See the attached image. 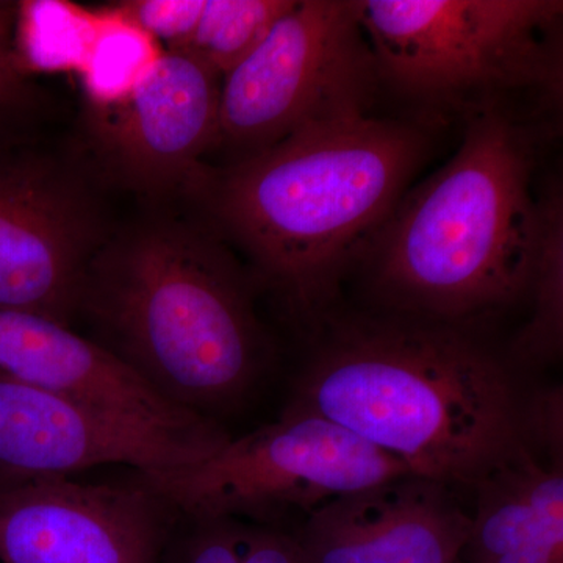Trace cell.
Instances as JSON below:
<instances>
[{
  "label": "cell",
  "instance_id": "cell-1",
  "mask_svg": "<svg viewBox=\"0 0 563 563\" xmlns=\"http://www.w3.org/2000/svg\"><path fill=\"white\" fill-rule=\"evenodd\" d=\"M325 321L291 407L453 488L476 487L528 448L506 363L466 325L390 312Z\"/></svg>",
  "mask_w": 563,
  "mask_h": 563
},
{
  "label": "cell",
  "instance_id": "cell-2",
  "mask_svg": "<svg viewBox=\"0 0 563 563\" xmlns=\"http://www.w3.org/2000/svg\"><path fill=\"white\" fill-rule=\"evenodd\" d=\"M429 151L420 122L365 117L313 125L207 168L195 196L288 312L322 324L344 269L383 228Z\"/></svg>",
  "mask_w": 563,
  "mask_h": 563
},
{
  "label": "cell",
  "instance_id": "cell-3",
  "mask_svg": "<svg viewBox=\"0 0 563 563\" xmlns=\"http://www.w3.org/2000/svg\"><path fill=\"white\" fill-rule=\"evenodd\" d=\"M76 321L166 401L217 422L250 398L272 354L250 277L214 233L187 222L111 233Z\"/></svg>",
  "mask_w": 563,
  "mask_h": 563
},
{
  "label": "cell",
  "instance_id": "cell-4",
  "mask_svg": "<svg viewBox=\"0 0 563 563\" xmlns=\"http://www.w3.org/2000/svg\"><path fill=\"white\" fill-rule=\"evenodd\" d=\"M548 132L514 110L465 121L454 157L407 190L358 257L388 312L468 328L529 295L540 235L533 174Z\"/></svg>",
  "mask_w": 563,
  "mask_h": 563
},
{
  "label": "cell",
  "instance_id": "cell-5",
  "mask_svg": "<svg viewBox=\"0 0 563 563\" xmlns=\"http://www.w3.org/2000/svg\"><path fill=\"white\" fill-rule=\"evenodd\" d=\"M380 87L424 120L487 110L561 109L563 3L555 0H358Z\"/></svg>",
  "mask_w": 563,
  "mask_h": 563
},
{
  "label": "cell",
  "instance_id": "cell-6",
  "mask_svg": "<svg viewBox=\"0 0 563 563\" xmlns=\"http://www.w3.org/2000/svg\"><path fill=\"white\" fill-rule=\"evenodd\" d=\"M380 88L355 0H296L222 77L217 147L236 161L302 129L369 117Z\"/></svg>",
  "mask_w": 563,
  "mask_h": 563
},
{
  "label": "cell",
  "instance_id": "cell-7",
  "mask_svg": "<svg viewBox=\"0 0 563 563\" xmlns=\"http://www.w3.org/2000/svg\"><path fill=\"white\" fill-rule=\"evenodd\" d=\"M144 474L184 517L269 521L412 473L342 426L288 406L195 465Z\"/></svg>",
  "mask_w": 563,
  "mask_h": 563
},
{
  "label": "cell",
  "instance_id": "cell-8",
  "mask_svg": "<svg viewBox=\"0 0 563 563\" xmlns=\"http://www.w3.org/2000/svg\"><path fill=\"white\" fill-rule=\"evenodd\" d=\"M110 235L79 169L0 143V307L73 328L85 276Z\"/></svg>",
  "mask_w": 563,
  "mask_h": 563
},
{
  "label": "cell",
  "instance_id": "cell-9",
  "mask_svg": "<svg viewBox=\"0 0 563 563\" xmlns=\"http://www.w3.org/2000/svg\"><path fill=\"white\" fill-rule=\"evenodd\" d=\"M221 76L187 51H166L121 99L88 107L85 131L103 173L151 199L195 195L217 147Z\"/></svg>",
  "mask_w": 563,
  "mask_h": 563
},
{
  "label": "cell",
  "instance_id": "cell-10",
  "mask_svg": "<svg viewBox=\"0 0 563 563\" xmlns=\"http://www.w3.org/2000/svg\"><path fill=\"white\" fill-rule=\"evenodd\" d=\"M184 515L135 472L0 490V563H168Z\"/></svg>",
  "mask_w": 563,
  "mask_h": 563
},
{
  "label": "cell",
  "instance_id": "cell-11",
  "mask_svg": "<svg viewBox=\"0 0 563 563\" xmlns=\"http://www.w3.org/2000/svg\"><path fill=\"white\" fill-rule=\"evenodd\" d=\"M0 374L95 407L210 457L232 439L181 410L90 339L35 313L0 307Z\"/></svg>",
  "mask_w": 563,
  "mask_h": 563
},
{
  "label": "cell",
  "instance_id": "cell-12",
  "mask_svg": "<svg viewBox=\"0 0 563 563\" xmlns=\"http://www.w3.org/2000/svg\"><path fill=\"white\" fill-rule=\"evenodd\" d=\"M190 448L0 374V490L124 465L154 474L203 461Z\"/></svg>",
  "mask_w": 563,
  "mask_h": 563
},
{
  "label": "cell",
  "instance_id": "cell-13",
  "mask_svg": "<svg viewBox=\"0 0 563 563\" xmlns=\"http://www.w3.org/2000/svg\"><path fill=\"white\" fill-rule=\"evenodd\" d=\"M470 525L453 487L404 474L322 504L292 537L301 563H454Z\"/></svg>",
  "mask_w": 563,
  "mask_h": 563
},
{
  "label": "cell",
  "instance_id": "cell-14",
  "mask_svg": "<svg viewBox=\"0 0 563 563\" xmlns=\"http://www.w3.org/2000/svg\"><path fill=\"white\" fill-rule=\"evenodd\" d=\"M473 490L462 563H563V468L526 448Z\"/></svg>",
  "mask_w": 563,
  "mask_h": 563
},
{
  "label": "cell",
  "instance_id": "cell-15",
  "mask_svg": "<svg viewBox=\"0 0 563 563\" xmlns=\"http://www.w3.org/2000/svg\"><path fill=\"white\" fill-rule=\"evenodd\" d=\"M529 295L533 312L512 343L515 361L543 365L563 346V191L551 177L540 188V235Z\"/></svg>",
  "mask_w": 563,
  "mask_h": 563
},
{
  "label": "cell",
  "instance_id": "cell-16",
  "mask_svg": "<svg viewBox=\"0 0 563 563\" xmlns=\"http://www.w3.org/2000/svg\"><path fill=\"white\" fill-rule=\"evenodd\" d=\"M101 24L98 10L69 2H20L16 49L29 74L77 70L84 65Z\"/></svg>",
  "mask_w": 563,
  "mask_h": 563
},
{
  "label": "cell",
  "instance_id": "cell-17",
  "mask_svg": "<svg viewBox=\"0 0 563 563\" xmlns=\"http://www.w3.org/2000/svg\"><path fill=\"white\" fill-rule=\"evenodd\" d=\"M296 0H206V9L191 40L190 52L221 77L261 46Z\"/></svg>",
  "mask_w": 563,
  "mask_h": 563
},
{
  "label": "cell",
  "instance_id": "cell-18",
  "mask_svg": "<svg viewBox=\"0 0 563 563\" xmlns=\"http://www.w3.org/2000/svg\"><path fill=\"white\" fill-rule=\"evenodd\" d=\"M98 11L101 24L79 69L88 107L121 99L161 55L147 33L106 9Z\"/></svg>",
  "mask_w": 563,
  "mask_h": 563
},
{
  "label": "cell",
  "instance_id": "cell-19",
  "mask_svg": "<svg viewBox=\"0 0 563 563\" xmlns=\"http://www.w3.org/2000/svg\"><path fill=\"white\" fill-rule=\"evenodd\" d=\"M18 11L20 2L0 0V143L18 141L43 107V92L18 55Z\"/></svg>",
  "mask_w": 563,
  "mask_h": 563
},
{
  "label": "cell",
  "instance_id": "cell-20",
  "mask_svg": "<svg viewBox=\"0 0 563 563\" xmlns=\"http://www.w3.org/2000/svg\"><path fill=\"white\" fill-rule=\"evenodd\" d=\"M187 531H177L168 563H243L252 526L236 518H187Z\"/></svg>",
  "mask_w": 563,
  "mask_h": 563
},
{
  "label": "cell",
  "instance_id": "cell-21",
  "mask_svg": "<svg viewBox=\"0 0 563 563\" xmlns=\"http://www.w3.org/2000/svg\"><path fill=\"white\" fill-rule=\"evenodd\" d=\"M103 9L151 38L165 41L168 51H181L198 27L206 0H124Z\"/></svg>",
  "mask_w": 563,
  "mask_h": 563
},
{
  "label": "cell",
  "instance_id": "cell-22",
  "mask_svg": "<svg viewBox=\"0 0 563 563\" xmlns=\"http://www.w3.org/2000/svg\"><path fill=\"white\" fill-rule=\"evenodd\" d=\"M525 440L539 444L550 457V466L563 468V391L543 388L523 401Z\"/></svg>",
  "mask_w": 563,
  "mask_h": 563
},
{
  "label": "cell",
  "instance_id": "cell-23",
  "mask_svg": "<svg viewBox=\"0 0 563 563\" xmlns=\"http://www.w3.org/2000/svg\"><path fill=\"white\" fill-rule=\"evenodd\" d=\"M243 563H301L295 537L277 529L252 528Z\"/></svg>",
  "mask_w": 563,
  "mask_h": 563
},
{
  "label": "cell",
  "instance_id": "cell-24",
  "mask_svg": "<svg viewBox=\"0 0 563 563\" xmlns=\"http://www.w3.org/2000/svg\"><path fill=\"white\" fill-rule=\"evenodd\" d=\"M454 563H462V562H459V561H457V562H454Z\"/></svg>",
  "mask_w": 563,
  "mask_h": 563
}]
</instances>
